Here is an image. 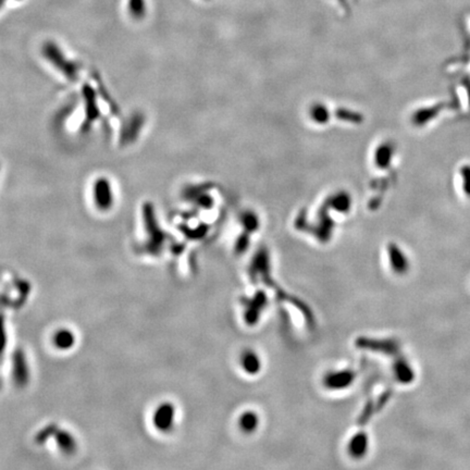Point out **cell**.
<instances>
[{
  "instance_id": "cell-1",
  "label": "cell",
  "mask_w": 470,
  "mask_h": 470,
  "mask_svg": "<svg viewBox=\"0 0 470 470\" xmlns=\"http://www.w3.org/2000/svg\"><path fill=\"white\" fill-rule=\"evenodd\" d=\"M238 365L246 375H257L263 370V358L257 351L250 348L244 349L238 356Z\"/></svg>"
},
{
  "instance_id": "cell-2",
  "label": "cell",
  "mask_w": 470,
  "mask_h": 470,
  "mask_svg": "<svg viewBox=\"0 0 470 470\" xmlns=\"http://www.w3.org/2000/svg\"><path fill=\"white\" fill-rule=\"evenodd\" d=\"M369 448H370V441H369L368 434L364 431H358L350 437L346 444V452L351 458L359 460L366 457Z\"/></svg>"
},
{
  "instance_id": "cell-3",
  "label": "cell",
  "mask_w": 470,
  "mask_h": 470,
  "mask_svg": "<svg viewBox=\"0 0 470 470\" xmlns=\"http://www.w3.org/2000/svg\"><path fill=\"white\" fill-rule=\"evenodd\" d=\"M355 379V373L352 370L330 371L323 379V383L329 390H342L350 387Z\"/></svg>"
},
{
  "instance_id": "cell-4",
  "label": "cell",
  "mask_w": 470,
  "mask_h": 470,
  "mask_svg": "<svg viewBox=\"0 0 470 470\" xmlns=\"http://www.w3.org/2000/svg\"><path fill=\"white\" fill-rule=\"evenodd\" d=\"M93 196L95 203L102 209H107L112 205V191L110 183L107 179H98L93 187Z\"/></svg>"
},
{
  "instance_id": "cell-5",
  "label": "cell",
  "mask_w": 470,
  "mask_h": 470,
  "mask_svg": "<svg viewBox=\"0 0 470 470\" xmlns=\"http://www.w3.org/2000/svg\"><path fill=\"white\" fill-rule=\"evenodd\" d=\"M260 417L257 412L246 410L242 412L237 418V428L243 434L250 435L257 432L260 427Z\"/></svg>"
},
{
  "instance_id": "cell-6",
  "label": "cell",
  "mask_w": 470,
  "mask_h": 470,
  "mask_svg": "<svg viewBox=\"0 0 470 470\" xmlns=\"http://www.w3.org/2000/svg\"><path fill=\"white\" fill-rule=\"evenodd\" d=\"M389 260L392 270L396 274H405L410 269V263L405 256V254L400 250L397 246L391 245L389 247Z\"/></svg>"
},
{
  "instance_id": "cell-7",
  "label": "cell",
  "mask_w": 470,
  "mask_h": 470,
  "mask_svg": "<svg viewBox=\"0 0 470 470\" xmlns=\"http://www.w3.org/2000/svg\"><path fill=\"white\" fill-rule=\"evenodd\" d=\"M394 371H395V375L397 378V380L405 384L408 382H412L415 378L412 367L404 360L397 361L394 367Z\"/></svg>"
},
{
  "instance_id": "cell-8",
  "label": "cell",
  "mask_w": 470,
  "mask_h": 470,
  "mask_svg": "<svg viewBox=\"0 0 470 470\" xmlns=\"http://www.w3.org/2000/svg\"><path fill=\"white\" fill-rule=\"evenodd\" d=\"M129 12L134 19H143L146 14L145 0H129Z\"/></svg>"
},
{
  "instance_id": "cell-9",
  "label": "cell",
  "mask_w": 470,
  "mask_h": 470,
  "mask_svg": "<svg viewBox=\"0 0 470 470\" xmlns=\"http://www.w3.org/2000/svg\"><path fill=\"white\" fill-rule=\"evenodd\" d=\"M6 3V0H0V9H2V7L5 5Z\"/></svg>"
}]
</instances>
